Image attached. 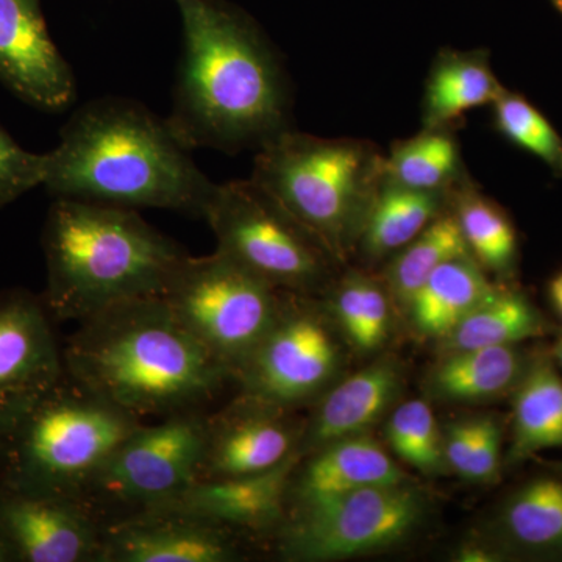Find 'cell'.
<instances>
[{
  "label": "cell",
  "instance_id": "cell-1",
  "mask_svg": "<svg viewBox=\"0 0 562 562\" xmlns=\"http://www.w3.org/2000/svg\"><path fill=\"white\" fill-rule=\"evenodd\" d=\"M183 50L168 120L191 147L238 154L290 131L279 57L246 11L227 0H176Z\"/></svg>",
  "mask_w": 562,
  "mask_h": 562
},
{
  "label": "cell",
  "instance_id": "cell-2",
  "mask_svg": "<svg viewBox=\"0 0 562 562\" xmlns=\"http://www.w3.org/2000/svg\"><path fill=\"white\" fill-rule=\"evenodd\" d=\"M160 117L132 99H95L74 111L47 151L43 187L52 198L121 209L179 211L205 220L216 183Z\"/></svg>",
  "mask_w": 562,
  "mask_h": 562
},
{
  "label": "cell",
  "instance_id": "cell-3",
  "mask_svg": "<svg viewBox=\"0 0 562 562\" xmlns=\"http://www.w3.org/2000/svg\"><path fill=\"white\" fill-rule=\"evenodd\" d=\"M70 376L140 422L210 412L232 372L162 297L116 303L79 322L63 346Z\"/></svg>",
  "mask_w": 562,
  "mask_h": 562
},
{
  "label": "cell",
  "instance_id": "cell-4",
  "mask_svg": "<svg viewBox=\"0 0 562 562\" xmlns=\"http://www.w3.org/2000/svg\"><path fill=\"white\" fill-rule=\"evenodd\" d=\"M54 322H79L140 297H162L190 257L136 210L55 199L43 228Z\"/></svg>",
  "mask_w": 562,
  "mask_h": 562
},
{
  "label": "cell",
  "instance_id": "cell-5",
  "mask_svg": "<svg viewBox=\"0 0 562 562\" xmlns=\"http://www.w3.org/2000/svg\"><path fill=\"white\" fill-rule=\"evenodd\" d=\"M143 424L65 371L47 390L0 409V487L81 501Z\"/></svg>",
  "mask_w": 562,
  "mask_h": 562
},
{
  "label": "cell",
  "instance_id": "cell-6",
  "mask_svg": "<svg viewBox=\"0 0 562 562\" xmlns=\"http://www.w3.org/2000/svg\"><path fill=\"white\" fill-rule=\"evenodd\" d=\"M383 177L384 160L368 144L290 128L258 150L251 180L342 261L360 239Z\"/></svg>",
  "mask_w": 562,
  "mask_h": 562
},
{
  "label": "cell",
  "instance_id": "cell-7",
  "mask_svg": "<svg viewBox=\"0 0 562 562\" xmlns=\"http://www.w3.org/2000/svg\"><path fill=\"white\" fill-rule=\"evenodd\" d=\"M205 221L217 251L291 294L313 295L338 261L312 231L254 180L217 184Z\"/></svg>",
  "mask_w": 562,
  "mask_h": 562
},
{
  "label": "cell",
  "instance_id": "cell-8",
  "mask_svg": "<svg viewBox=\"0 0 562 562\" xmlns=\"http://www.w3.org/2000/svg\"><path fill=\"white\" fill-rule=\"evenodd\" d=\"M284 295L216 250L190 255L162 299L233 375L271 330Z\"/></svg>",
  "mask_w": 562,
  "mask_h": 562
},
{
  "label": "cell",
  "instance_id": "cell-9",
  "mask_svg": "<svg viewBox=\"0 0 562 562\" xmlns=\"http://www.w3.org/2000/svg\"><path fill=\"white\" fill-rule=\"evenodd\" d=\"M206 413L140 425L103 462L81 502L109 525L176 501L198 482Z\"/></svg>",
  "mask_w": 562,
  "mask_h": 562
},
{
  "label": "cell",
  "instance_id": "cell-10",
  "mask_svg": "<svg viewBox=\"0 0 562 562\" xmlns=\"http://www.w3.org/2000/svg\"><path fill=\"white\" fill-rule=\"evenodd\" d=\"M424 513V497L412 483L384 484L291 514L273 539L286 561L349 560L405 541Z\"/></svg>",
  "mask_w": 562,
  "mask_h": 562
},
{
  "label": "cell",
  "instance_id": "cell-11",
  "mask_svg": "<svg viewBox=\"0 0 562 562\" xmlns=\"http://www.w3.org/2000/svg\"><path fill=\"white\" fill-rule=\"evenodd\" d=\"M342 355L335 333L310 295H284L271 330L233 372L235 391L297 409L335 382Z\"/></svg>",
  "mask_w": 562,
  "mask_h": 562
},
{
  "label": "cell",
  "instance_id": "cell-12",
  "mask_svg": "<svg viewBox=\"0 0 562 562\" xmlns=\"http://www.w3.org/2000/svg\"><path fill=\"white\" fill-rule=\"evenodd\" d=\"M206 413L205 446L198 482L271 471L301 447L305 420L295 409L235 391ZM195 482V483H198Z\"/></svg>",
  "mask_w": 562,
  "mask_h": 562
},
{
  "label": "cell",
  "instance_id": "cell-13",
  "mask_svg": "<svg viewBox=\"0 0 562 562\" xmlns=\"http://www.w3.org/2000/svg\"><path fill=\"white\" fill-rule=\"evenodd\" d=\"M247 536L176 509H150L103 525L99 562H236Z\"/></svg>",
  "mask_w": 562,
  "mask_h": 562
},
{
  "label": "cell",
  "instance_id": "cell-14",
  "mask_svg": "<svg viewBox=\"0 0 562 562\" xmlns=\"http://www.w3.org/2000/svg\"><path fill=\"white\" fill-rule=\"evenodd\" d=\"M0 83L49 113L76 101V77L52 40L41 0H0Z\"/></svg>",
  "mask_w": 562,
  "mask_h": 562
},
{
  "label": "cell",
  "instance_id": "cell-15",
  "mask_svg": "<svg viewBox=\"0 0 562 562\" xmlns=\"http://www.w3.org/2000/svg\"><path fill=\"white\" fill-rule=\"evenodd\" d=\"M0 528L16 562H99L103 525L77 498L0 487Z\"/></svg>",
  "mask_w": 562,
  "mask_h": 562
},
{
  "label": "cell",
  "instance_id": "cell-16",
  "mask_svg": "<svg viewBox=\"0 0 562 562\" xmlns=\"http://www.w3.org/2000/svg\"><path fill=\"white\" fill-rule=\"evenodd\" d=\"M65 373L43 295L0 291V409L47 390Z\"/></svg>",
  "mask_w": 562,
  "mask_h": 562
},
{
  "label": "cell",
  "instance_id": "cell-17",
  "mask_svg": "<svg viewBox=\"0 0 562 562\" xmlns=\"http://www.w3.org/2000/svg\"><path fill=\"white\" fill-rule=\"evenodd\" d=\"M301 460L302 454L295 452L271 471L194 483L176 501L155 509L192 514L250 539L273 538L286 520L288 487Z\"/></svg>",
  "mask_w": 562,
  "mask_h": 562
},
{
  "label": "cell",
  "instance_id": "cell-18",
  "mask_svg": "<svg viewBox=\"0 0 562 562\" xmlns=\"http://www.w3.org/2000/svg\"><path fill=\"white\" fill-rule=\"evenodd\" d=\"M406 482L408 475L375 439L349 436L302 457L288 487L286 517L349 492Z\"/></svg>",
  "mask_w": 562,
  "mask_h": 562
},
{
  "label": "cell",
  "instance_id": "cell-19",
  "mask_svg": "<svg viewBox=\"0 0 562 562\" xmlns=\"http://www.w3.org/2000/svg\"><path fill=\"white\" fill-rule=\"evenodd\" d=\"M401 387V368L392 360L373 362L342 382L333 383L314 402L299 453L305 457L325 443L368 431L394 405Z\"/></svg>",
  "mask_w": 562,
  "mask_h": 562
},
{
  "label": "cell",
  "instance_id": "cell-20",
  "mask_svg": "<svg viewBox=\"0 0 562 562\" xmlns=\"http://www.w3.org/2000/svg\"><path fill=\"white\" fill-rule=\"evenodd\" d=\"M503 91L486 52L443 50L425 85L424 131L449 128L468 111L492 105Z\"/></svg>",
  "mask_w": 562,
  "mask_h": 562
},
{
  "label": "cell",
  "instance_id": "cell-21",
  "mask_svg": "<svg viewBox=\"0 0 562 562\" xmlns=\"http://www.w3.org/2000/svg\"><path fill=\"white\" fill-rule=\"evenodd\" d=\"M497 288L472 255H462L428 277L406 312L419 335L443 339Z\"/></svg>",
  "mask_w": 562,
  "mask_h": 562
},
{
  "label": "cell",
  "instance_id": "cell-22",
  "mask_svg": "<svg viewBox=\"0 0 562 562\" xmlns=\"http://www.w3.org/2000/svg\"><path fill=\"white\" fill-rule=\"evenodd\" d=\"M528 366L517 346L446 351L428 379L431 394L449 402H486L516 390Z\"/></svg>",
  "mask_w": 562,
  "mask_h": 562
},
{
  "label": "cell",
  "instance_id": "cell-23",
  "mask_svg": "<svg viewBox=\"0 0 562 562\" xmlns=\"http://www.w3.org/2000/svg\"><path fill=\"white\" fill-rule=\"evenodd\" d=\"M514 394L508 461H524L562 447V376L552 362L539 360L528 366Z\"/></svg>",
  "mask_w": 562,
  "mask_h": 562
},
{
  "label": "cell",
  "instance_id": "cell-24",
  "mask_svg": "<svg viewBox=\"0 0 562 562\" xmlns=\"http://www.w3.org/2000/svg\"><path fill=\"white\" fill-rule=\"evenodd\" d=\"M446 191H420L384 179L366 217L360 241L371 258L401 251L443 213Z\"/></svg>",
  "mask_w": 562,
  "mask_h": 562
},
{
  "label": "cell",
  "instance_id": "cell-25",
  "mask_svg": "<svg viewBox=\"0 0 562 562\" xmlns=\"http://www.w3.org/2000/svg\"><path fill=\"white\" fill-rule=\"evenodd\" d=\"M546 333V321L522 294L497 288L447 335L443 350L519 346Z\"/></svg>",
  "mask_w": 562,
  "mask_h": 562
},
{
  "label": "cell",
  "instance_id": "cell-26",
  "mask_svg": "<svg viewBox=\"0 0 562 562\" xmlns=\"http://www.w3.org/2000/svg\"><path fill=\"white\" fill-rule=\"evenodd\" d=\"M506 541L525 552H562V482L539 476L506 502L501 516Z\"/></svg>",
  "mask_w": 562,
  "mask_h": 562
},
{
  "label": "cell",
  "instance_id": "cell-27",
  "mask_svg": "<svg viewBox=\"0 0 562 562\" xmlns=\"http://www.w3.org/2000/svg\"><path fill=\"white\" fill-rule=\"evenodd\" d=\"M471 255L454 213H441L398 251L387 269L392 297L406 308L413 295L447 261Z\"/></svg>",
  "mask_w": 562,
  "mask_h": 562
},
{
  "label": "cell",
  "instance_id": "cell-28",
  "mask_svg": "<svg viewBox=\"0 0 562 562\" xmlns=\"http://www.w3.org/2000/svg\"><path fill=\"white\" fill-rule=\"evenodd\" d=\"M454 205V216L472 257L484 271L512 277L519 244L509 217L475 190H461Z\"/></svg>",
  "mask_w": 562,
  "mask_h": 562
},
{
  "label": "cell",
  "instance_id": "cell-29",
  "mask_svg": "<svg viewBox=\"0 0 562 562\" xmlns=\"http://www.w3.org/2000/svg\"><path fill=\"white\" fill-rule=\"evenodd\" d=\"M460 169L457 140L447 128L424 131L397 144L384 160V179L420 191H447Z\"/></svg>",
  "mask_w": 562,
  "mask_h": 562
},
{
  "label": "cell",
  "instance_id": "cell-30",
  "mask_svg": "<svg viewBox=\"0 0 562 562\" xmlns=\"http://www.w3.org/2000/svg\"><path fill=\"white\" fill-rule=\"evenodd\" d=\"M327 310L347 341L358 350H376L390 335L391 306L386 292L360 273H350L339 281L331 291Z\"/></svg>",
  "mask_w": 562,
  "mask_h": 562
},
{
  "label": "cell",
  "instance_id": "cell-31",
  "mask_svg": "<svg viewBox=\"0 0 562 562\" xmlns=\"http://www.w3.org/2000/svg\"><path fill=\"white\" fill-rule=\"evenodd\" d=\"M386 438L392 452L409 468L425 475H438L446 469L442 435L427 402L398 405L387 422Z\"/></svg>",
  "mask_w": 562,
  "mask_h": 562
},
{
  "label": "cell",
  "instance_id": "cell-32",
  "mask_svg": "<svg viewBox=\"0 0 562 562\" xmlns=\"http://www.w3.org/2000/svg\"><path fill=\"white\" fill-rule=\"evenodd\" d=\"M492 106L495 128L506 139L546 162L554 176L562 179V138L541 111L506 88Z\"/></svg>",
  "mask_w": 562,
  "mask_h": 562
},
{
  "label": "cell",
  "instance_id": "cell-33",
  "mask_svg": "<svg viewBox=\"0 0 562 562\" xmlns=\"http://www.w3.org/2000/svg\"><path fill=\"white\" fill-rule=\"evenodd\" d=\"M46 165V154L25 150L0 125V209L43 187Z\"/></svg>",
  "mask_w": 562,
  "mask_h": 562
},
{
  "label": "cell",
  "instance_id": "cell-34",
  "mask_svg": "<svg viewBox=\"0 0 562 562\" xmlns=\"http://www.w3.org/2000/svg\"><path fill=\"white\" fill-rule=\"evenodd\" d=\"M502 468V428L494 417H473L471 461L465 479L472 483H494Z\"/></svg>",
  "mask_w": 562,
  "mask_h": 562
},
{
  "label": "cell",
  "instance_id": "cell-35",
  "mask_svg": "<svg viewBox=\"0 0 562 562\" xmlns=\"http://www.w3.org/2000/svg\"><path fill=\"white\" fill-rule=\"evenodd\" d=\"M473 442V419L454 422L443 431V457L454 473L465 479L471 461Z\"/></svg>",
  "mask_w": 562,
  "mask_h": 562
},
{
  "label": "cell",
  "instance_id": "cell-36",
  "mask_svg": "<svg viewBox=\"0 0 562 562\" xmlns=\"http://www.w3.org/2000/svg\"><path fill=\"white\" fill-rule=\"evenodd\" d=\"M458 560L464 562H486V561H495L497 558H492L494 554L487 552V550L482 549V547H464V549L460 550L458 553Z\"/></svg>",
  "mask_w": 562,
  "mask_h": 562
},
{
  "label": "cell",
  "instance_id": "cell-37",
  "mask_svg": "<svg viewBox=\"0 0 562 562\" xmlns=\"http://www.w3.org/2000/svg\"><path fill=\"white\" fill-rule=\"evenodd\" d=\"M549 295L554 308H557V312L562 316V272L558 273V276L550 281Z\"/></svg>",
  "mask_w": 562,
  "mask_h": 562
},
{
  "label": "cell",
  "instance_id": "cell-38",
  "mask_svg": "<svg viewBox=\"0 0 562 562\" xmlns=\"http://www.w3.org/2000/svg\"><path fill=\"white\" fill-rule=\"evenodd\" d=\"M0 562H16L13 549H11L9 539L3 535L2 528H0Z\"/></svg>",
  "mask_w": 562,
  "mask_h": 562
},
{
  "label": "cell",
  "instance_id": "cell-39",
  "mask_svg": "<svg viewBox=\"0 0 562 562\" xmlns=\"http://www.w3.org/2000/svg\"><path fill=\"white\" fill-rule=\"evenodd\" d=\"M554 358H557L558 366L562 371V333L560 338H558L557 346H554Z\"/></svg>",
  "mask_w": 562,
  "mask_h": 562
},
{
  "label": "cell",
  "instance_id": "cell-40",
  "mask_svg": "<svg viewBox=\"0 0 562 562\" xmlns=\"http://www.w3.org/2000/svg\"><path fill=\"white\" fill-rule=\"evenodd\" d=\"M552 3L554 7H557L558 10L562 13V0H552Z\"/></svg>",
  "mask_w": 562,
  "mask_h": 562
}]
</instances>
